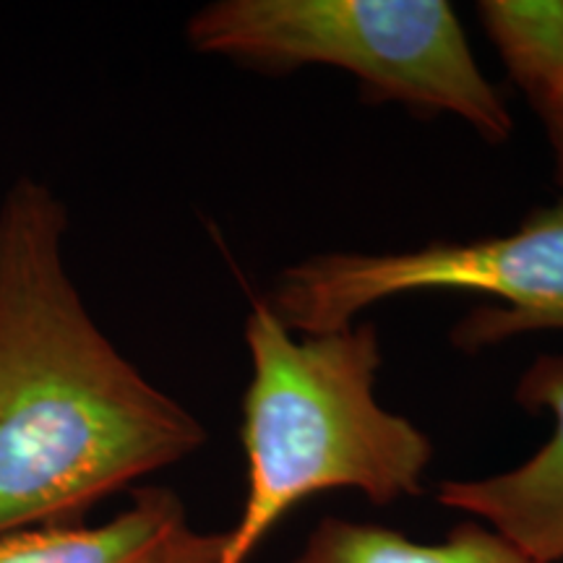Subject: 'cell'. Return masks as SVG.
<instances>
[{
    "label": "cell",
    "instance_id": "6da1fadb",
    "mask_svg": "<svg viewBox=\"0 0 563 563\" xmlns=\"http://www.w3.org/2000/svg\"><path fill=\"white\" fill-rule=\"evenodd\" d=\"M68 214L21 175L0 199V538L74 525L199 452L207 428L125 361L63 262Z\"/></svg>",
    "mask_w": 563,
    "mask_h": 563
},
{
    "label": "cell",
    "instance_id": "7a4b0ae2",
    "mask_svg": "<svg viewBox=\"0 0 563 563\" xmlns=\"http://www.w3.org/2000/svg\"><path fill=\"white\" fill-rule=\"evenodd\" d=\"M245 501L222 563L249 561L272 527L319 493L355 490L376 506L420 496L433 443L376 399L382 342L373 323L298 334L262 298L245 319Z\"/></svg>",
    "mask_w": 563,
    "mask_h": 563
},
{
    "label": "cell",
    "instance_id": "3957f363",
    "mask_svg": "<svg viewBox=\"0 0 563 563\" xmlns=\"http://www.w3.org/2000/svg\"><path fill=\"white\" fill-rule=\"evenodd\" d=\"M186 37L264 74L347 70L373 100L446 112L493 144L514 133L446 0H217L188 19Z\"/></svg>",
    "mask_w": 563,
    "mask_h": 563
},
{
    "label": "cell",
    "instance_id": "277c9868",
    "mask_svg": "<svg viewBox=\"0 0 563 563\" xmlns=\"http://www.w3.org/2000/svg\"><path fill=\"white\" fill-rule=\"evenodd\" d=\"M412 292L485 298L452 332L454 347L464 352L519 334L563 332V196L506 235L435 241L399 253H321L287 266L264 300L292 332L323 334Z\"/></svg>",
    "mask_w": 563,
    "mask_h": 563
},
{
    "label": "cell",
    "instance_id": "5b68a950",
    "mask_svg": "<svg viewBox=\"0 0 563 563\" xmlns=\"http://www.w3.org/2000/svg\"><path fill=\"white\" fill-rule=\"evenodd\" d=\"M517 402L551 415V439L504 473L441 483L435 498L490 527L534 563H563V352L540 355L522 373Z\"/></svg>",
    "mask_w": 563,
    "mask_h": 563
},
{
    "label": "cell",
    "instance_id": "8992f818",
    "mask_svg": "<svg viewBox=\"0 0 563 563\" xmlns=\"http://www.w3.org/2000/svg\"><path fill=\"white\" fill-rule=\"evenodd\" d=\"M228 532L188 522L173 490L141 488L110 522L51 525L0 538V563H222Z\"/></svg>",
    "mask_w": 563,
    "mask_h": 563
},
{
    "label": "cell",
    "instance_id": "52a82bcc",
    "mask_svg": "<svg viewBox=\"0 0 563 563\" xmlns=\"http://www.w3.org/2000/svg\"><path fill=\"white\" fill-rule=\"evenodd\" d=\"M290 563H534L475 519L456 525L441 543H415L382 525L327 517Z\"/></svg>",
    "mask_w": 563,
    "mask_h": 563
},
{
    "label": "cell",
    "instance_id": "ba28073f",
    "mask_svg": "<svg viewBox=\"0 0 563 563\" xmlns=\"http://www.w3.org/2000/svg\"><path fill=\"white\" fill-rule=\"evenodd\" d=\"M477 19L540 121L563 104V0H483Z\"/></svg>",
    "mask_w": 563,
    "mask_h": 563
},
{
    "label": "cell",
    "instance_id": "9c48e42d",
    "mask_svg": "<svg viewBox=\"0 0 563 563\" xmlns=\"http://www.w3.org/2000/svg\"><path fill=\"white\" fill-rule=\"evenodd\" d=\"M543 125L555 157V180H559V186L563 188V104L553 112V115L545 118Z\"/></svg>",
    "mask_w": 563,
    "mask_h": 563
}]
</instances>
